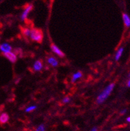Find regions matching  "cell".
Listing matches in <instances>:
<instances>
[{"label":"cell","instance_id":"14","mask_svg":"<svg viewBox=\"0 0 130 131\" xmlns=\"http://www.w3.org/2000/svg\"><path fill=\"white\" fill-rule=\"evenodd\" d=\"M37 109V106H31L25 109V112H31Z\"/></svg>","mask_w":130,"mask_h":131},{"label":"cell","instance_id":"2","mask_svg":"<svg viewBox=\"0 0 130 131\" xmlns=\"http://www.w3.org/2000/svg\"><path fill=\"white\" fill-rule=\"evenodd\" d=\"M30 37L34 41L37 42L38 43H42L44 38L43 32L40 29L33 28L31 31Z\"/></svg>","mask_w":130,"mask_h":131},{"label":"cell","instance_id":"9","mask_svg":"<svg viewBox=\"0 0 130 131\" xmlns=\"http://www.w3.org/2000/svg\"><path fill=\"white\" fill-rule=\"evenodd\" d=\"M48 63H49V64L51 65L52 67H57L58 65H59V62H58L57 59L56 58H55V57L53 56H51V57H48Z\"/></svg>","mask_w":130,"mask_h":131},{"label":"cell","instance_id":"19","mask_svg":"<svg viewBox=\"0 0 130 131\" xmlns=\"http://www.w3.org/2000/svg\"><path fill=\"white\" fill-rule=\"evenodd\" d=\"M90 131H97V128H96V127H94V128Z\"/></svg>","mask_w":130,"mask_h":131},{"label":"cell","instance_id":"17","mask_svg":"<svg viewBox=\"0 0 130 131\" xmlns=\"http://www.w3.org/2000/svg\"><path fill=\"white\" fill-rule=\"evenodd\" d=\"M4 107H5L4 104H1V105L0 106V114H1V112L4 110Z\"/></svg>","mask_w":130,"mask_h":131},{"label":"cell","instance_id":"15","mask_svg":"<svg viewBox=\"0 0 130 131\" xmlns=\"http://www.w3.org/2000/svg\"><path fill=\"white\" fill-rule=\"evenodd\" d=\"M45 126L43 125V124H41L36 129L35 131H45Z\"/></svg>","mask_w":130,"mask_h":131},{"label":"cell","instance_id":"7","mask_svg":"<svg viewBox=\"0 0 130 131\" xmlns=\"http://www.w3.org/2000/svg\"><path fill=\"white\" fill-rule=\"evenodd\" d=\"M9 120V115L7 113H3L0 115V124H5Z\"/></svg>","mask_w":130,"mask_h":131},{"label":"cell","instance_id":"21","mask_svg":"<svg viewBox=\"0 0 130 131\" xmlns=\"http://www.w3.org/2000/svg\"><path fill=\"white\" fill-rule=\"evenodd\" d=\"M127 121H128V122H130V117H129L127 119Z\"/></svg>","mask_w":130,"mask_h":131},{"label":"cell","instance_id":"11","mask_svg":"<svg viewBox=\"0 0 130 131\" xmlns=\"http://www.w3.org/2000/svg\"><path fill=\"white\" fill-rule=\"evenodd\" d=\"M21 31L23 33V35L25 37H29L31 35V30L28 28H25V27H20Z\"/></svg>","mask_w":130,"mask_h":131},{"label":"cell","instance_id":"8","mask_svg":"<svg viewBox=\"0 0 130 131\" xmlns=\"http://www.w3.org/2000/svg\"><path fill=\"white\" fill-rule=\"evenodd\" d=\"M0 50H1L3 52H10L12 50V47L7 43H3L0 44Z\"/></svg>","mask_w":130,"mask_h":131},{"label":"cell","instance_id":"16","mask_svg":"<svg viewBox=\"0 0 130 131\" xmlns=\"http://www.w3.org/2000/svg\"><path fill=\"white\" fill-rule=\"evenodd\" d=\"M70 98L65 97L62 99V102H63V103H64V104H66V103H68V102H70Z\"/></svg>","mask_w":130,"mask_h":131},{"label":"cell","instance_id":"10","mask_svg":"<svg viewBox=\"0 0 130 131\" xmlns=\"http://www.w3.org/2000/svg\"><path fill=\"white\" fill-rule=\"evenodd\" d=\"M122 18H123V20H124V24L126 25L127 27H130V16H128V15H126L125 13L123 14L122 15Z\"/></svg>","mask_w":130,"mask_h":131},{"label":"cell","instance_id":"13","mask_svg":"<svg viewBox=\"0 0 130 131\" xmlns=\"http://www.w3.org/2000/svg\"><path fill=\"white\" fill-rule=\"evenodd\" d=\"M124 52V48H120L119 50H118L117 52H116V54L115 56V60L116 61H118L119 60V59L120 58V57L122 55V53Z\"/></svg>","mask_w":130,"mask_h":131},{"label":"cell","instance_id":"3","mask_svg":"<svg viewBox=\"0 0 130 131\" xmlns=\"http://www.w3.org/2000/svg\"><path fill=\"white\" fill-rule=\"evenodd\" d=\"M3 56L8 59L11 63H15L17 61L16 55L11 52H3Z\"/></svg>","mask_w":130,"mask_h":131},{"label":"cell","instance_id":"4","mask_svg":"<svg viewBox=\"0 0 130 131\" xmlns=\"http://www.w3.org/2000/svg\"><path fill=\"white\" fill-rule=\"evenodd\" d=\"M50 47H51V49H52V52H54L55 54H57L58 56H59L60 57H64L65 56V55H64V53H63L59 48H58L55 44H52Z\"/></svg>","mask_w":130,"mask_h":131},{"label":"cell","instance_id":"22","mask_svg":"<svg viewBox=\"0 0 130 131\" xmlns=\"http://www.w3.org/2000/svg\"><path fill=\"white\" fill-rule=\"evenodd\" d=\"M129 76H130V73H129Z\"/></svg>","mask_w":130,"mask_h":131},{"label":"cell","instance_id":"20","mask_svg":"<svg viewBox=\"0 0 130 131\" xmlns=\"http://www.w3.org/2000/svg\"><path fill=\"white\" fill-rule=\"evenodd\" d=\"M127 85H128V87H130V80H128V83H127Z\"/></svg>","mask_w":130,"mask_h":131},{"label":"cell","instance_id":"5","mask_svg":"<svg viewBox=\"0 0 130 131\" xmlns=\"http://www.w3.org/2000/svg\"><path fill=\"white\" fill-rule=\"evenodd\" d=\"M42 68H43V63L41 59L37 60L33 65V69L35 71H41Z\"/></svg>","mask_w":130,"mask_h":131},{"label":"cell","instance_id":"12","mask_svg":"<svg viewBox=\"0 0 130 131\" xmlns=\"http://www.w3.org/2000/svg\"><path fill=\"white\" fill-rule=\"evenodd\" d=\"M81 77H82V73H81V72H80V71H78V72H77L76 73H75V74H73L72 82H75L77 80H78L79 78H80Z\"/></svg>","mask_w":130,"mask_h":131},{"label":"cell","instance_id":"6","mask_svg":"<svg viewBox=\"0 0 130 131\" xmlns=\"http://www.w3.org/2000/svg\"><path fill=\"white\" fill-rule=\"evenodd\" d=\"M33 9V5H29L27 6V7L25 9V10L23 12L22 15V16H21V18L22 20H24L25 19H27V15L30 13V11Z\"/></svg>","mask_w":130,"mask_h":131},{"label":"cell","instance_id":"18","mask_svg":"<svg viewBox=\"0 0 130 131\" xmlns=\"http://www.w3.org/2000/svg\"><path fill=\"white\" fill-rule=\"evenodd\" d=\"M126 112H127V110H126V109H124L123 110L121 111L120 114H125L126 113Z\"/></svg>","mask_w":130,"mask_h":131},{"label":"cell","instance_id":"1","mask_svg":"<svg viewBox=\"0 0 130 131\" xmlns=\"http://www.w3.org/2000/svg\"><path fill=\"white\" fill-rule=\"evenodd\" d=\"M115 83H111L105 87V89L103 90V91L101 92V93L99 94L98 97L97 99H96V102H97L98 104H101L105 102V100L111 95V92L113 91V90L115 88Z\"/></svg>","mask_w":130,"mask_h":131}]
</instances>
